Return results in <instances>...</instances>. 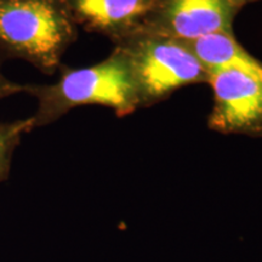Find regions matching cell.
Listing matches in <instances>:
<instances>
[{
    "instance_id": "30bf717a",
    "label": "cell",
    "mask_w": 262,
    "mask_h": 262,
    "mask_svg": "<svg viewBox=\"0 0 262 262\" xmlns=\"http://www.w3.org/2000/svg\"><path fill=\"white\" fill-rule=\"evenodd\" d=\"M235 2H237L238 4L241 5L242 8H243V6H244L245 4H248V3H251V2H256V0H235Z\"/></svg>"
},
{
    "instance_id": "9c48e42d",
    "label": "cell",
    "mask_w": 262,
    "mask_h": 262,
    "mask_svg": "<svg viewBox=\"0 0 262 262\" xmlns=\"http://www.w3.org/2000/svg\"><path fill=\"white\" fill-rule=\"evenodd\" d=\"M3 58H0V101L16 94H25V84L16 83L6 78L2 71Z\"/></svg>"
},
{
    "instance_id": "6da1fadb",
    "label": "cell",
    "mask_w": 262,
    "mask_h": 262,
    "mask_svg": "<svg viewBox=\"0 0 262 262\" xmlns=\"http://www.w3.org/2000/svg\"><path fill=\"white\" fill-rule=\"evenodd\" d=\"M25 94L37 100L33 127L50 125L73 108L103 106L124 117L140 108L135 80L124 52L114 47L103 61L90 67H63L60 79L52 84H25Z\"/></svg>"
},
{
    "instance_id": "7a4b0ae2",
    "label": "cell",
    "mask_w": 262,
    "mask_h": 262,
    "mask_svg": "<svg viewBox=\"0 0 262 262\" xmlns=\"http://www.w3.org/2000/svg\"><path fill=\"white\" fill-rule=\"evenodd\" d=\"M78 38L64 0H0V58L28 62L45 74L61 68Z\"/></svg>"
},
{
    "instance_id": "5b68a950",
    "label": "cell",
    "mask_w": 262,
    "mask_h": 262,
    "mask_svg": "<svg viewBox=\"0 0 262 262\" xmlns=\"http://www.w3.org/2000/svg\"><path fill=\"white\" fill-rule=\"evenodd\" d=\"M208 84L214 93L209 129L262 137V79L235 71H215Z\"/></svg>"
},
{
    "instance_id": "277c9868",
    "label": "cell",
    "mask_w": 262,
    "mask_h": 262,
    "mask_svg": "<svg viewBox=\"0 0 262 262\" xmlns=\"http://www.w3.org/2000/svg\"><path fill=\"white\" fill-rule=\"evenodd\" d=\"M241 9L235 0H155L140 32L180 41L233 33Z\"/></svg>"
},
{
    "instance_id": "3957f363",
    "label": "cell",
    "mask_w": 262,
    "mask_h": 262,
    "mask_svg": "<svg viewBox=\"0 0 262 262\" xmlns=\"http://www.w3.org/2000/svg\"><path fill=\"white\" fill-rule=\"evenodd\" d=\"M114 47L129 62L140 108L158 103L183 86L209 83V71L180 40L140 32Z\"/></svg>"
},
{
    "instance_id": "52a82bcc",
    "label": "cell",
    "mask_w": 262,
    "mask_h": 262,
    "mask_svg": "<svg viewBox=\"0 0 262 262\" xmlns=\"http://www.w3.org/2000/svg\"><path fill=\"white\" fill-rule=\"evenodd\" d=\"M191 49L206 70L235 71L262 79V62L251 56L234 38V33H215L192 41H182Z\"/></svg>"
},
{
    "instance_id": "8992f818",
    "label": "cell",
    "mask_w": 262,
    "mask_h": 262,
    "mask_svg": "<svg viewBox=\"0 0 262 262\" xmlns=\"http://www.w3.org/2000/svg\"><path fill=\"white\" fill-rule=\"evenodd\" d=\"M155 0H64L78 27L104 35L114 45L142 29Z\"/></svg>"
},
{
    "instance_id": "ba28073f",
    "label": "cell",
    "mask_w": 262,
    "mask_h": 262,
    "mask_svg": "<svg viewBox=\"0 0 262 262\" xmlns=\"http://www.w3.org/2000/svg\"><path fill=\"white\" fill-rule=\"evenodd\" d=\"M34 130L32 117L14 122H0V182L9 176L11 160L25 134Z\"/></svg>"
}]
</instances>
